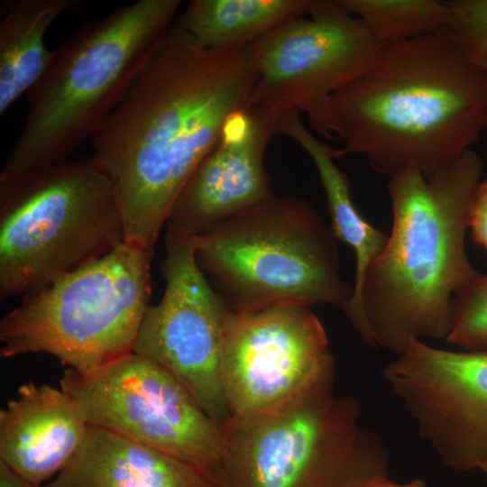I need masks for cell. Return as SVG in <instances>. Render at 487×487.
Listing matches in <instances>:
<instances>
[{
    "label": "cell",
    "mask_w": 487,
    "mask_h": 487,
    "mask_svg": "<svg viewBox=\"0 0 487 487\" xmlns=\"http://www.w3.org/2000/svg\"><path fill=\"white\" fill-rule=\"evenodd\" d=\"M255 80L252 44L204 49L175 20L90 140L115 185L125 242L153 254L179 194L226 120L249 106Z\"/></svg>",
    "instance_id": "obj_1"
},
{
    "label": "cell",
    "mask_w": 487,
    "mask_h": 487,
    "mask_svg": "<svg viewBox=\"0 0 487 487\" xmlns=\"http://www.w3.org/2000/svg\"><path fill=\"white\" fill-rule=\"evenodd\" d=\"M342 148L390 176L426 178L487 131V75L445 28L384 44L370 68L332 96Z\"/></svg>",
    "instance_id": "obj_2"
},
{
    "label": "cell",
    "mask_w": 487,
    "mask_h": 487,
    "mask_svg": "<svg viewBox=\"0 0 487 487\" xmlns=\"http://www.w3.org/2000/svg\"><path fill=\"white\" fill-rule=\"evenodd\" d=\"M482 168L471 149L429 178L390 176L392 228L364 276L354 326L367 345L398 355L414 340L446 339L452 300L479 273L465 234Z\"/></svg>",
    "instance_id": "obj_3"
},
{
    "label": "cell",
    "mask_w": 487,
    "mask_h": 487,
    "mask_svg": "<svg viewBox=\"0 0 487 487\" xmlns=\"http://www.w3.org/2000/svg\"><path fill=\"white\" fill-rule=\"evenodd\" d=\"M179 0H137L84 22L26 94L23 127L0 173L6 181L68 160L100 130L170 31Z\"/></svg>",
    "instance_id": "obj_4"
},
{
    "label": "cell",
    "mask_w": 487,
    "mask_h": 487,
    "mask_svg": "<svg viewBox=\"0 0 487 487\" xmlns=\"http://www.w3.org/2000/svg\"><path fill=\"white\" fill-rule=\"evenodd\" d=\"M125 242L119 196L90 156L0 181V296L27 295Z\"/></svg>",
    "instance_id": "obj_5"
},
{
    "label": "cell",
    "mask_w": 487,
    "mask_h": 487,
    "mask_svg": "<svg viewBox=\"0 0 487 487\" xmlns=\"http://www.w3.org/2000/svg\"><path fill=\"white\" fill-rule=\"evenodd\" d=\"M333 387L221 424L223 487H367L389 478V451Z\"/></svg>",
    "instance_id": "obj_6"
},
{
    "label": "cell",
    "mask_w": 487,
    "mask_h": 487,
    "mask_svg": "<svg viewBox=\"0 0 487 487\" xmlns=\"http://www.w3.org/2000/svg\"><path fill=\"white\" fill-rule=\"evenodd\" d=\"M331 229L295 197L271 200L195 235V253L234 311L283 305H337L352 295L340 275Z\"/></svg>",
    "instance_id": "obj_7"
},
{
    "label": "cell",
    "mask_w": 487,
    "mask_h": 487,
    "mask_svg": "<svg viewBox=\"0 0 487 487\" xmlns=\"http://www.w3.org/2000/svg\"><path fill=\"white\" fill-rule=\"evenodd\" d=\"M152 253L124 242L23 296L0 321V355L45 353L86 372L133 351L151 297Z\"/></svg>",
    "instance_id": "obj_8"
},
{
    "label": "cell",
    "mask_w": 487,
    "mask_h": 487,
    "mask_svg": "<svg viewBox=\"0 0 487 487\" xmlns=\"http://www.w3.org/2000/svg\"><path fill=\"white\" fill-rule=\"evenodd\" d=\"M383 45L339 0H314L308 14L252 43L249 105L303 113L318 134L338 141L332 96L362 76Z\"/></svg>",
    "instance_id": "obj_9"
},
{
    "label": "cell",
    "mask_w": 487,
    "mask_h": 487,
    "mask_svg": "<svg viewBox=\"0 0 487 487\" xmlns=\"http://www.w3.org/2000/svg\"><path fill=\"white\" fill-rule=\"evenodd\" d=\"M60 385L88 425L159 449L219 481L221 424L156 361L133 351L90 372L67 368Z\"/></svg>",
    "instance_id": "obj_10"
},
{
    "label": "cell",
    "mask_w": 487,
    "mask_h": 487,
    "mask_svg": "<svg viewBox=\"0 0 487 487\" xmlns=\"http://www.w3.org/2000/svg\"><path fill=\"white\" fill-rule=\"evenodd\" d=\"M334 374L326 330L309 306L232 310L220 355L230 417L264 413L333 387Z\"/></svg>",
    "instance_id": "obj_11"
},
{
    "label": "cell",
    "mask_w": 487,
    "mask_h": 487,
    "mask_svg": "<svg viewBox=\"0 0 487 487\" xmlns=\"http://www.w3.org/2000/svg\"><path fill=\"white\" fill-rule=\"evenodd\" d=\"M195 234L168 225L159 303L146 309L133 352L170 372L219 424L229 417L220 379L225 328L232 308L208 284L195 253Z\"/></svg>",
    "instance_id": "obj_12"
},
{
    "label": "cell",
    "mask_w": 487,
    "mask_h": 487,
    "mask_svg": "<svg viewBox=\"0 0 487 487\" xmlns=\"http://www.w3.org/2000/svg\"><path fill=\"white\" fill-rule=\"evenodd\" d=\"M382 373L419 436L447 466L487 470V352L414 340Z\"/></svg>",
    "instance_id": "obj_13"
},
{
    "label": "cell",
    "mask_w": 487,
    "mask_h": 487,
    "mask_svg": "<svg viewBox=\"0 0 487 487\" xmlns=\"http://www.w3.org/2000/svg\"><path fill=\"white\" fill-rule=\"evenodd\" d=\"M280 113L249 105L233 114L179 194L167 224L197 235L273 198L264 153Z\"/></svg>",
    "instance_id": "obj_14"
},
{
    "label": "cell",
    "mask_w": 487,
    "mask_h": 487,
    "mask_svg": "<svg viewBox=\"0 0 487 487\" xmlns=\"http://www.w3.org/2000/svg\"><path fill=\"white\" fill-rule=\"evenodd\" d=\"M87 427L61 389L23 383L0 410V463L41 487L72 460Z\"/></svg>",
    "instance_id": "obj_15"
},
{
    "label": "cell",
    "mask_w": 487,
    "mask_h": 487,
    "mask_svg": "<svg viewBox=\"0 0 487 487\" xmlns=\"http://www.w3.org/2000/svg\"><path fill=\"white\" fill-rule=\"evenodd\" d=\"M42 487H223L207 472L159 449L88 425L68 465Z\"/></svg>",
    "instance_id": "obj_16"
},
{
    "label": "cell",
    "mask_w": 487,
    "mask_h": 487,
    "mask_svg": "<svg viewBox=\"0 0 487 487\" xmlns=\"http://www.w3.org/2000/svg\"><path fill=\"white\" fill-rule=\"evenodd\" d=\"M277 133L297 142L312 159L326 192L335 238L347 244L355 254V275L352 295L343 308L354 326L359 318L360 294L364 276L381 254L388 235L369 224L358 211L350 194V180L335 163L333 149L314 136L304 125L300 114L285 110L280 115Z\"/></svg>",
    "instance_id": "obj_17"
},
{
    "label": "cell",
    "mask_w": 487,
    "mask_h": 487,
    "mask_svg": "<svg viewBox=\"0 0 487 487\" xmlns=\"http://www.w3.org/2000/svg\"><path fill=\"white\" fill-rule=\"evenodd\" d=\"M78 0L0 2V115L38 82L52 55L45 34L61 14L78 10Z\"/></svg>",
    "instance_id": "obj_18"
},
{
    "label": "cell",
    "mask_w": 487,
    "mask_h": 487,
    "mask_svg": "<svg viewBox=\"0 0 487 487\" xmlns=\"http://www.w3.org/2000/svg\"><path fill=\"white\" fill-rule=\"evenodd\" d=\"M314 0H193L177 19L200 47L253 43L285 22L308 14Z\"/></svg>",
    "instance_id": "obj_19"
},
{
    "label": "cell",
    "mask_w": 487,
    "mask_h": 487,
    "mask_svg": "<svg viewBox=\"0 0 487 487\" xmlns=\"http://www.w3.org/2000/svg\"><path fill=\"white\" fill-rule=\"evenodd\" d=\"M381 43L400 41L431 33L447 23L446 1L339 0Z\"/></svg>",
    "instance_id": "obj_20"
},
{
    "label": "cell",
    "mask_w": 487,
    "mask_h": 487,
    "mask_svg": "<svg viewBox=\"0 0 487 487\" xmlns=\"http://www.w3.org/2000/svg\"><path fill=\"white\" fill-rule=\"evenodd\" d=\"M446 341L460 350L487 352V274L479 272L455 295Z\"/></svg>",
    "instance_id": "obj_21"
},
{
    "label": "cell",
    "mask_w": 487,
    "mask_h": 487,
    "mask_svg": "<svg viewBox=\"0 0 487 487\" xmlns=\"http://www.w3.org/2000/svg\"><path fill=\"white\" fill-rule=\"evenodd\" d=\"M446 5V29L487 75V0H449Z\"/></svg>",
    "instance_id": "obj_22"
},
{
    "label": "cell",
    "mask_w": 487,
    "mask_h": 487,
    "mask_svg": "<svg viewBox=\"0 0 487 487\" xmlns=\"http://www.w3.org/2000/svg\"><path fill=\"white\" fill-rule=\"evenodd\" d=\"M469 228L474 242L487 252V179L480 182L474 193Z\"/></svg>",
    "instance_id": "obj_23"
},
{
    "label": "cell",
    "mask_w": 487,
    "mask_h": 487,
    "mask_svg": "<svg viewBox=\"0 0 487 487\" xmlns=\"http://www.w3.org/2000/svg\"><path fill=\"white\" fill-rule=\"evenodd\" d=\"M0 487H39L22 478L5 464L0 463ZM42 487V486H41Z\"/></svg>",
    "instance_id": "obj_24"
},
{
    "label": "cell",
    "mask_w": 487,
    "mask_h": 487,
    "mask_svg": "<svg viewBox=\"0 0 487 487\" xmlns=\"http://www.w3.org/2000/svg\"><path fill=\"white\" fill-rule=\"evenodd\" d=\"M367 487H427L426 482L421 479H415L406 483H398L385 478L377 481Z\"/></svg>",
    "instance_id": "obj_25"
},
{
    "label": "cell",
    "mask_w": 487,
    "mask_h": 487,
    "mask_svg": "<svg viewBox=\"0 0 487 487\" xmlns=\"http://www.w3.org/2000/svg\"><path fill=\"white\" fill-rule=\"evenodd\" d=\"M484 473H486V475H487V470H486V471H484Z\"/></svg>",
    "instance_id": "obj_26"
}]
</instances>
